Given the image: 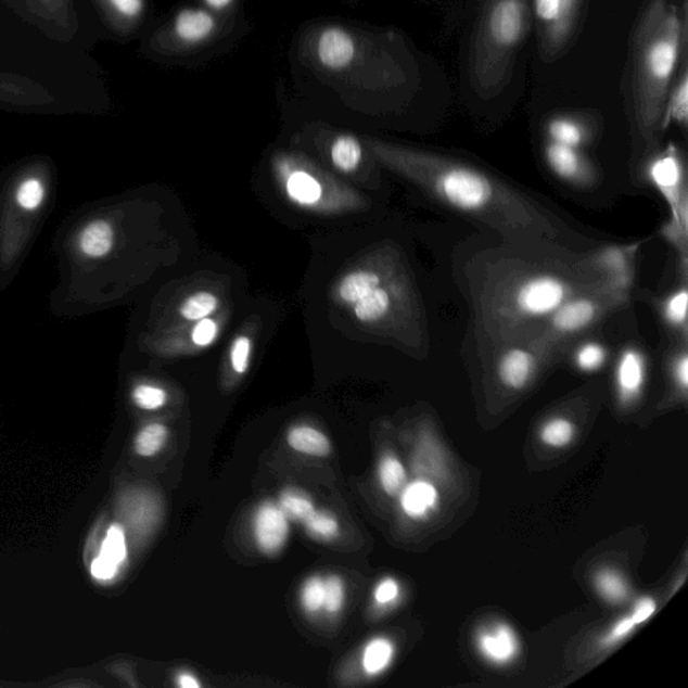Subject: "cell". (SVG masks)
I'll return each instance as SVG.
<instances>
[{
    "mask_svg": "<svg viewBox=\"0 0 688 688\" xmlns=\"http://www.w3.org/2000/svg\"><path fill=\"white\" fill-rule=\"evenodd\" d=\"M585 253L505 241L473 255L464 279L477 353L528 334L569 298L600 286Z\"/></svg>",
    "mask_w": 688,
    "mask_h": 688,
    "instance_id": "obj_1",
    "label": "cell"
},
{
    "mask_svg": "<svg viewBox=\"0 0 688 688\" xmlns=\"http://www.w3.org/2000/svg\"><path fill=\"white\" fill-rule=\"evenodd\" d=\"M383 165L410 180L442 205L486 225L501 239L555 244L579 251L583 237L556 214L505 179L458 157L368 140Z\"/></svg>",
    "mask_w": 688,
    "mask_h": 688,
    "instance_id": "obj_2",
    "label": "cell"
},
{
    "mask_svg": "<svg viewBox=\"0 0 688 688\" xmlns=\"http://www.w3.org/2000/svg\"><path fill=\"white\" fill-rule=\"evenodd\" d=\"M687 0H646L630 44V99L634 123L646 157L659 150L665 103L686 60Z\"/></svg>",
    "mask_w": 688,
    "mask_h": 688,
    "instance_id": "obj_3",
    "label": "cell"
},
{
    "mask_svg": "<svg viewBox=\"0 0 688 688\" xmlns=\"http://www.w3.org/2000/svg\"><path fill=\"white\" fill-rule=\"evenodd\" d=\"M334 298L352 309L359 324L396 337L419 355L430 349V334L419 293L404 265L382 258L344 273Z\"/></svg>",
    "mask_w": 688,
    "mask_h": 688,
    "instance_id": "obj_4",
    "label": "cell"
},
{
    "mask_svg": "<svg viewBox=\"0 0 688 688\" xmlns=\"http://www.w3.org/2000/svg\"><path fill=\"white\" fill-rule=\"evenodd\" d=\"M530 21V0H479L468 73L482 98H494L509 84Z\"/></svg>",
    "mask_w": 688,
    "mask_h": 688,
    "instance_id": "obj_5",
    "label": "cell"
},
{
    "mask_svg": "<svg viewBox=\"0 0 688 688\" xmlns=\"http://www.w3.org/2000/svg\"><path fill=\"white\" fill-rule=\"evenodd\" d=\"M630 295L609 290L606 284L578 293L535 327L528 335L555 355L568 344L594 329L607 316L628 306Z\"/></svg>",
    "mask_w": 688,
    "mask_h": 688,
    "instance_id": "obj_6",
    "label": "cell"
},
{
    "mask_svg": "<svg viewBox=\"0 0 688 688\" xmlns=\"http://www.w3.org/2000/svg\"><path fill=\"white\" fill-rule=\"evenodd\" d=\"M275 174L288 201L304 211L330 214L359 206L358 195L303 157L291 154L276 157Z\"/></svg>",
    "mask_w": 688,
    "mask_h": 688,
    "instance_id": "obj_7",
    "label": "cell"
},
{
    "mask_svg": "<svg viewBox=\"0 0 688 688\" xmlns=\"http://www.w3.org/2000/svg\"><path fill=\"white\" fill-rule=\"evenodd\" d=\"M231 18L218 15L203 5L180 9L163 26L157 36V48L166 55L186 58L200 54L221 41Z\"/></svg>",
    "mask_w": 688,
    "mask_h": 688,
    "instance_id": "obj_8",
    "label": "cell"
},
{
    "mask_svg": "<svg viewBox=\"0 0 688 688\" xmlns=\"http://www.w3.org/2000/svg\"><path fill=\"white\" fill-rule=\"evenodd\" d=\"M479 355H487L494 381L510 393L527 388L540 369L555 358L549 349L528 334L494 344L479 352Z\"/></svg>",
    "mask_w": 688,
    "mask_h": 688,
    "instance_id": "obj_9",
    "label": "cell"
},
{
    "mask_svg": "<svg viewBox=\"0 0 688 688\" xmlns=\"http://www.w3.org/2000/svg\"><path fill=\"white\" fill-rule=\"evenodd\" d=\"M647 179L668 203L671 224L688 229V183L685 156L679 146L670 143L646 162Z\"/></svg>",
    "mask_w": 688,
    "mask_h": 688,
    "instance_id": "obj_10",
    "label": "cell"
},
{
    "mask_svg": "<svg viewBox=\"0 0 688 688\" xmlns=\"http://www.w3.org/2000/svg\"><path fill=\"white\" fill-rule=\"evenodd\" d=\"M585 0H532L537 21L540 53L552 61L566 49L577 30Z\"/></svg>",
    "mask_w": 688,
    "mask_h": 688,
    "instance_id": "obj_11",
    "label": "cell"
},
{
    "mask_svg": "<svg viewBox=\"0 0 688 688\" xmlns=\"http://www.w3.org/2000/svg\"><path fill=\"white\" fill-rule=\"evenodd\" d=\"M641 242L625 245H607L585 253L589 267L614 292L630 295L636 278V257Z\"/></svg>",
    "mask_w": 688,
    "mask_h": 688,
    "instance_id": "obj_12",
    "label": "cell"
},
{
    "mask_svg": "<svg viewBox=\"0 0 688 688\" xmlns=\"http://www.w3.org/2000/svg\"><path fill=\"white\" fill-rule=\"evenodd\" d=\"M544 155L550 171L565 182L583 188L595 182V167L581 150L547 140Z\"/></svg>",
    "mask_w": 688,
    "mask_h": 688,
    "instance_id": "obj_13",
    "label": "cell"
},
{
    "mask_svg": "<svg viewBox=\"0 0 688 688\" xmlns=\"http://www.w3.org/2000/svg\"><path fill=\"white\" fill-rule=\"evenodd\" d=\"M648 359L646 353L636 346H627L619 354L614 383L620 403L630 405L641 396L646 386Z\"/></svg>",
    "mask_w": 688,
    "mask_h": 688,
    "instance_id": "obj_14",
    "label": "cell"
},
{
    "mask_svg": "<svg viewBox=\"0 0 688 688\" xmlns=\"http://www.w3.org/2000/svg\"><path fill=\"white\" fill-rule=\"evenodd\" d=\"M476 648L488 663L507 665L518 658L521 641L509 624L495 623L477 632Z\"/></svg>",
    "mask_w": 688,
    "mask_h": 688,
    "instance_id": "obj_15",
    "label": "cell"
},
{
    "mask_svg": "<svg viewBox=\"0 0 688 688\" xmlns=\"http://www.w3.org/2000/svg\"><path fill=\"white\" fill-rule=\"evenodd\" d=\"M253 532L259 550L273 556L283 549L290 534V524L280 506L265 501L256 511Z\"/></svg>",
    "mask_w": 688,
    "mask_h": 688,
    "instance_id": "obj_16",
    "label": "cell"
},
{
    "mask_svg": "<svg viewBox=\"0 0 688 688\" xmlns=\"http://www.w3.org/2000/svg\"><path fill=\"white\" fill-rule=\"evenodd\" d=\"M688 290L687 281H680L678 288L663 296L659 302V314L665 329L674 342H688Z\"/></svg>",
    "mask_w": 688,
    "mask_h": 688,
    "instance_id": "obj_17",
    "label": "cell"
},
{
    "mask_svg": "<svg viewBox=\"0 0 688 688\" xmlns=\"http://www.w3.org/2000/svg\"><path fill=\"white\" fill-rule=\"evenodd\" d=\"M126 557V535L118 524H114L101 546L100 556L92 563L93 577L103 581L114 578Z\"/></svg>",
    "mask_w": 688,
    "mask_h": 688,
    "instance_id": "obj_18",
    "label": "cell"
},
{
    "mask_svg": "<svg viewBox=\"0 0 688 688\" xmlns=\"http://www.w3.org/2000/svg\"><path fill=\"white\" fill-rule=\"evenodd\" d=\"M546 137L549 142L573 149H583L591 139L589 123L584 118L571 115H560L550 118L546 124Z\"/></svg>",
    "mask_w": 688,
    "mask_h": 688,
    "instance_id": "obj_19",
    "label": "cell"
},
{
    "mask_svg": "<svg viewBox=\"0 0 688 688\" xmlns=\"http://www.w3.org/2000/svg\"><path fill=\"white\" fill-rule=\"evenodd\" d=\"M399 496H402L403 511L411 519H422L430 515L438 505L436 487L425 481L406 484Z\"/></svg>",
    "mask_w": 688,
    "mask_h": 688,
    "instance_id": "obj_20",
    "label": "cell"
},
{
    "mask_svg": "<svg viewBox=\"0 0 688 688\" xmlns=\"http://www.w3.org/2000/svg\"><path fill=\"white\" fill-rule=\"evenodd\" d=\"M681 69L676 75L673 82V87L670 89L667 103H665L664 116H663V131L670 126H675L681 129L687 128L688 123V72L687 60L681 64Z\"/></svg>",
    "mask_w": 688,
    "mask_h": 688,
    "instance_id": "obj_21",
    "label": "cell"
},
{
    "mask_svg": "<svg viewBox=\"0 0 688 688\" xmlns=\"http://www.w3.org/2000/svg\"><path fill=\"white\" fill-rule=\"evenodd\" d=\"M330 160L336 170L354 173L364 161V144L352 133L336 135L330 144Z\"/></svg>",
    "mask_w": 688,
    "mask_h": 688,
    "instance_id": "obj_22",
    "label": "cell"
},
{
    "mask_svg": "<svg viewBox=\"0 0 688 688\" xmlns=\"http://www.w3.org/2000/svg\"><path fill=\"white\" fill-rule=\"evenodd\" d=\"M115 231L111 224L99 219L88 225L80 235V247L84 255L90 258H101L114 247Z\"/></svg>",
    "mask_w": 688,
    "mask_h": 688,
    "instance_id": "obj_23",
    "label": "cell"
},
{
    "mask_svg": "<svg viewBox=\"0 0 688 688\" xmlns=\"http://www.w3.org/2000/svg\"><path fill=\"white\" fill-rule=\"evenodd\" d=\"M288 444L296 453L326 458L331 453V445L323 433L311 426H295L288 433Z\"/></svg>",
    "mask_w": 688,
    "mask_h": 688,
    "instance_id": "obj_24",
    "label": "cell"
},
{
    "mask_svg": "<svg viewBox=\"0 0 688 688\" xmlns=\"http://www.w3.org/2000/svg\"><path fill=\"white\" fill-rule=\"evenodd\" d=\"M221 307V301L216 293L208 291L195 292L184 298L179 306V316L186 321H195L212 318Z\"/></svg>",
    "mask_w": 688,
    "mask_h": 688,
    "instance_id": "obj_25",
    "label": "cell"
},
{
    "mask_svg": "<svg viewBox=\"0 0 688 688\" xmlns=\"http://www.w3.org/2000/svg\"><path fill=\"white\" fill-rule=\"evenodd\" d=\"M394 645L386 637H377L369 642L364 652V670L371 676L380 675L393 662Z\"/></svg>",
    "mask_w": 688,
    "mask_h": 688,
    "instance_id": "obj_26",
    "label": "cell"
},
{
    "mask_svg": "<svg viewBox=\"0 0 688 688\" xmlns=\"http://www.w3.org/2000/svg\"><path fill=\"white\" fill-rule=\"evenodd\" d=\"M608 355V348L602 343L586 341L574 348L573 362L584 373H595L606 366Z\"/></svg>",
    "mask_w": 688,
    "mask_h": 688,
    "instance_id": "obj_27",
    "label": "cell"
},
{
    "mask_svg": "<svg viewBox=\"0 0 688 688\" xmlns=\"http://www.w3.org/2000/svg\"><path fill=\"white\" fill-rule=\"evenodd\" d=\"M595 585L599 594L609 602L620 603L629 595L627 581L622 574L611 569H602L596 574Z\"/></svg>",
    "mask_w": 688,
    "mask_h": 688,
    "instance_id": "obj_28",
    "label": "cell"
},
{
    "mask_svg": "<svg viewBox=\"0 0 688 688\" xmlns=\"http://www.w3.org/2000/svg\"><path fill=\"white\" fill-rule=\"evenodd\" d=\"M378 475L383 490L387 495L397 496L406 486V472L402 461L394 456L386 455L380 462Z\"/></svg>",
    "mask_w": 688,
    "mask_h": 688,
    "instance_id": "obj_29",
    "label": "cell"
},
{
    "mask_svg": "<svg viewBox=\"0 0 688 688\" xmlns=\"http://www.w3.org/2000/svg\"><path fill=\"white\" fill-rule=\"evenodd\" d=\"M575 428L572 421L556 417L546 422L540 430V438L546 445L552 448H563L573 442Z\"/></svg>",
    "mask_w": 688,
    "mask_h": 688,
    "instance_id": "obj_30",
    "label": "cell"
},
{
    "mask_svg": "<svg viewBox=\"0 0 688 688\" xmlns=\"http://www.w3.org/2000/svg\"><path fill=\"white\" fill-rule=\"evenodd\" d=\"M280 509L283 510L288 519L304 523L315 512L313 501L307 495L297 493V490L288 489L280 498Z\"/></svg>",
    "mask_w": 688,
    "mask_h": 688,
    "instance_id": "obj_31",
    "label": "cell"
},
{
    "mask_svg": "<svg viewBox=\"0 0 688 688\" xmlns=\"http://www.w3.org/2000/svg\"><path fill=\"white\" fill-rule=\"evenodd\" d=\"M168 430L165 425L151 424L145 426L144 430L138 434L135 448H137V453L140 456L150 458V456H154L160 453L163 445L166 444Z\"/></svg>",
    "mask_w": 688,
    "mask_h": 688,
    "instance_id": "obj_32",
    "label": "cell"
},
{
    "mask_svg": "<svg viewBox=\"0 0 688 688\" xmlns=\"http://www.w3.org/2000/svg\"><path fill=\"white\" fill-rule=\"evenodd\" d=\"M253 354V341L250 335L240 334L230 344L229 364L237 375H244L251 368Z\"/></svg>",
    "mask_w": 688,
    "mask_h": 688,
    "instance_id": "obj_33",
    "label": "cell"
},
{
    "mask_svg": "<svg viewBox=\"0 0 688 688\" xmlns=\"http://www.w3.org/2000/svg\"><path fill=\"white\" fill-rule=\"evenodd\" d=\"M307 532L316 539H334L340 533V524L329 512L315 510L314 514L304 522Z\"/></svg>",
    "mask_w": 688,
    "mask_h": 688,
    "instance_id": "obj_34",
    "label": "cell"
},
{
    "mask_svg": "<svg viewBox=\"0 0 688 688\" xmlns=\"http://www.w3.org/2000/svg\"><path fill=\"white\" fill-rule=\"evenodd\" d=\"M221 327L218 320L206 318L195 321L190 330V342L196 348H208L217 342Z\"/></svg>",
    "mask_w": 688,
    "mask_h": 688,
    "instance_id": "obj_35",
    "label": "cell"
},
{
    "mask_svg": "<svg viewBox=\"0 0 688 688\" xmlns=\"http://www.w3.org/2000/svg\"><path fill=\"white\" fill-rule=\"evenodd\" d=\"M135 404L144 410H157L166 405L168 396L162 387L139 385L132 393Z\"/></svg>",
    "mask_w": 688,
    "mask_h": 688,
    "instance_id": "obj_36",
    "label": "cell"
},
{
    "mask_svg": "<svg viewBox=\"0 0 688 688\" xmlns=\"http://www.w3.org/2000/svg\"><path fill=\"white\" fill-rule=\"evenodd\" d=\"M302 603L309 613L318 612L324 607V579L311 577L304 583Z\"/></svg>",
    "mask_w": 688,
    "mask_h": 688,
    "instance_id": "obj_37",
    "label": "cell"
},
{
    "mask_svg": "<svg viewBox=\"0 0 688 688\" xmlns=\"http://www.w3.org/2000/svg\"><path fill=\"white\" fill-rule=\"evenodd\" d=\"M44 196L43 184L38 179H27L21 184L16 200L26 211H34L41 205Z\"/></svg>",
    "mask_w": 688,
    "mask_h": 688,
    "instance_id": "obj_38",
    "label": "cell"
},
{
    "mask_svg": "<svg viewBox=\"0 0 688 688\" xmlns=\"http://www.w3.org/2000/svg\"><path fill=\"white\" fill-rule=\"evenodd\" d=\"M343 602V581L337 575H330L324 579V608L330 613H337L341 611Z\"/></svg>",
    "mask_w": 688,
    "mask_h": 688,
    "instance_id": "obj_39",
    "label": "cell"
},
{
    "mask_svg": "<svg viewBox=\"0 0 688 688\" xmlns=\"http://www.w3.org/2000/svg\"><path fill=\"white\" fill-rule=\"evenodd\" d=\"M636 627L637 624L630 616L620 619L619 622L613 625L612 629L609 630L606 636H603L601 645L603 647H612L614 645H617L619 641L625 639V637H627Z\"/></svg>",
    "mask_w": 688,
    "mask_h": 688,
    "instance_id": "obj_40",
    "label": "cell"
},
{
    "mask_svg": "<svg viewBox=\"0 0 688 688\" xmlns=\"http://www.w3.org/2000/svg\"><path fill=\"white\" fill-rule=\"evenodd\" d=\"M112 8L129 21L140 18L144 13V0H110Z\"/></svg>",
    "mask_w": 688,
    "mask_h": 688,
    "instance_id": "obj_41",
    "label": "cell"
},
{
    "mask_svg": "<svg viewBox=\"0 0 688 688\" xmlns=\"http://www.w3.org/2000/svg\"><path fill=\"white\" fill-rule=\"evenodd\" d=\"M399 595V585L396 579L386 578L378 584L374 590V599L380 606H387L397 600Z\"/></svg>",
    "mask_w": 688,
    "mask_h": 688,
    "instance_id": "obj_42",
    "label": "cell"
},
{
    "mask_svg": "<svg viewBox=\"0 0 688 688\" xmlns=\"http://www.w3.org/2000/svg\"><path fill=\"white\" fill-rule=\"evenodd\" d=\"M657 608L655 600L651 599V597H642L635 603L630 617L634 619L637 625H640L652 617V614L657 612Z\"/></svg>",
    "mask_w": 688,
    "mask_h": 688,
    "instance_id": "obj_43",
    "label": "cell"
},
{
    "mask_svg": "<svg viewBox=\"0 0 688 688\" xmlns=\"http://www.w3.org/2000/svg\"><path fill=\"white\" fill-rule=\"evenodd\" d=\"M201 5L213 11V13L231 18V14L234 13L237 5H239V0H201Z\"/></svg>",
    "mask_w": 688,
    "mask_h": 688,
    "instance_id": "obj_44",
    "label": "cell"
},
{
    "mask_svg": "<svg viewBox=\"0 0 688 688\" xmlns=\"http://www.w3.org/2000/svg\"><path fill=\"white\" fill-rule=\"evenodd\" d=\"M178 685L182 688H200L201 681L196 680L193 675L190 674H180L178 676Z\"/></svg>",
    "mask_w": 688,
    "mask_h": 688,
    "instance_id": "obj_45",
    "label": "cell"
}]
</instances>
